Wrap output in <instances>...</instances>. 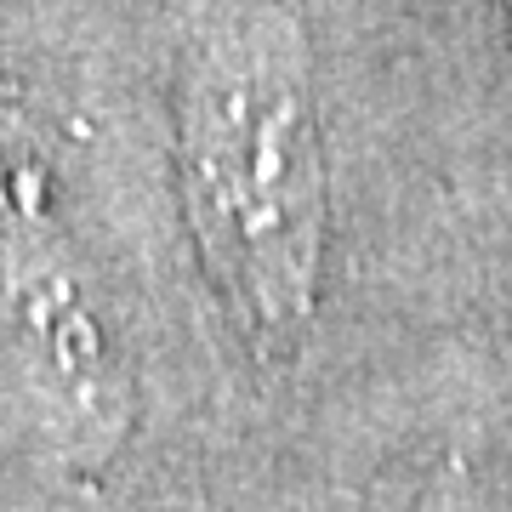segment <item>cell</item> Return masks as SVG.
<instances>
[{"mask_svg": "<svg viewBox=\"0 0 512 512\" xmlns=\"http://www.w3.org/2000/svg\"><path fill=\"white\" fill-rule=\"evenodd\" d=\"M188 205L217 279L268 325H296L319 262V143L302 80L279 52L211 57L188 92Z\"/></svg>", "mask_w": 512, "mask_h": 512, "instance_id": "cell-1", "label": "cell"}]
</instances>
